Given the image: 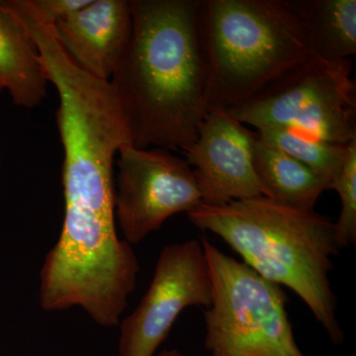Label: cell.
Listing matches in <instances>:
<instances>
[{
	"label": "cell",
	"mask_w": 356,
	"mask_h": 356,
	"mask_svg": "<svg viewBox=\"0 0 356 356\" xmlns=\"http://www.w3.org/2000/svg\"><path fill=\"white\" fill-rule=\"evenodd\" d=\"M115 216L129 245H137L178 213L202 204L186 159L168 149L126 144L118 152Z\"/></svg>",
	"instance_id": "cell-6"
},
{
	"label": "cell",
	"mask_w": 356,
	"mask_h": 356,
	"mask_svg": "<svg viewBox=\"0 0 356 356\" xmlns=\"http://www.w3.org/2000/svg\"><path fill=\"white\" fill-rule=\"evenodd\" d=\"M0 83L14 103L38 106L49 83L38 50L19 21L0 4Z\"/></svg>",
	"instance_id": "cell-10"
},
{
	"label": "cell",
	"mask_w": 356,
	"mask_h": 356,
	"mask_svg": "<svg viewBox=\"0 0 356 356\" xmlns=\"http://www.w3.org/2000/svg\"><path fill=\"white\" fill-rule=\"evenodd\" d=\"M197 30L209 108L240 106L312 56L285 0H200Z\"/></svg>",
	"instance_id": "cell-3"
},
{
	"label": "cell",
	"mask_w": 356,
	"mask_h": 356,
	"mask_svg": "<svg viewBox=\"0 0 356 356\" xmlns=\"http://www.w3.org/2000/svg\"><path fill=\"white\" fill-rule=\"evenodd\" d=\"M308 38L312 55L327 60L356 54V0H285Z\"/></svg>",
	"instance_id": "cell-11"
},
{
	"label": "cell",
	"mask_w": 356,
	"mask_h": 356,
	"mask_svg": "<svg viewBox=\"0 0 356 356\" xmlns=\"http://www.w3.org/2000/svg\"><path fill=\"white\" fill-rule=\"evenodd\" d=\"M2 90H3V86H2L1 83H0V92H1Z\"/></svg>",
	"instance_id": "cell-17"
},
{
	"label": "cell",
	"mask_w": 356,
	"mask_h": 356,
	"mask_svg": "<svg viewBox=\"0 0 356 356\" xmlns=\"http://www.w3.org/2000/svg\"><path fill=\"white\" fill-rule=\"evenodd\" d=\"M341 198V211L334 222L337 243L339 250L356 243V140L348 145L343 165L330 184Z\"/></svg>",
	"instance_id": "cell-14"
},
{
	"label": "cell",
	"mask_w": 356,
	"mask_h": 356,
	"mask_svg": "<svg viewBox=\"0 0 356 356\" xmlns=\"http://www.w3.org/2000/svg\"><path fill=\"white\" fill-rule=\"evenodd\" d=\"M158 356H184L181 353L177 350H163Z\"/></svg>",
	"instance_id": "cell-16"
},
{
	"label": "cell",
	"mask_w": 356,
	"mask_h": 356,
	"mask_svg": "<svg viewBox=\"0 0 356 356\" xmlns=\"http://www.w3.org/2000/svg\"><path fill=\"white\" fill-rule=\"evenodd\" d=\"M353 63L312 55L228 112L243 125L286 127L339 146L356 140Z\"/></svg>",
	"instance_id": "cell-5"
},
{
	"label": "cell",
	"mask_w": 356,
	"mask_h": 356,
	"mask_svg": "<svg viewBox=\"0 0 356 356\" xmlns=\"http://www.w3.org/2000/svg\"><path fill=\"white\" fill-rule=\"evenodd\" d=\"M187 215L198 229L220 236L264 280L296 293L332 343H343L329 277L332 257L341 250L329 218L266 196L219 206L200 204Z\"/></svg>",
	"instance_id": "cell-2"
},
{
	"label": "cell",
	"mask_w": 356,
	"mask_h": 356,
	"mask_svg": "<svg viewBox=\"0 0 356 356\" xmlns=\"http://www.w3.org/2000/svg\"><path fill=\"white\" fill-rule=\"evenodd\" d=\"M212 301V280L201 241L166 245L146 294L121 323L119 356H154L184 309H208Z\"/></svg>",
	"instance_id": "cell-7"
},
{
	"label": "cell",
	"mask_w": 356,
	"mask_h": 356,
	"mask_svg": "<svg viewBox=\"0 0 356 356\" xmlns=\"http://www.w3.org/2000/svg\"><path fill=\"white\" fill-rule=\"evenodd\" d=\"M257 132L234 118L228 110L210 107L197 138L184 152L201 192L202 204L266 196L254 165Z\"/></svg>",
	"instance_id": "cell-8"
},
{
	"label": "cell",
	"mask_w": 356,
	"mask_h": 356,
	"mask_svg": "<svg viewBox=\"0 0 356 356\" xmlns=\"http://www.w3.org/2000/svg\"><path fill=\"white\" fill-rule=\"evenodd\" d=\"M132 32L110 83L131 143L184 153L209 110L200 0H129Z\"/></svg>",
	"instance_id": "cell-1"
},
{
	"label": "cell",
	"mask_w": 356,
	"mask_h": 356,
	"mask_svg": "<svg viewBox=\"0 0 356 356\" xmlns=\"http://www.w3.org/2000/svg\"><path fill=\"white\" fill-rule=\"evenodd\" d=\"M37 14L54 25L58 21L76 13L79 9L88 6L91 0H30Z\"/></svg>",
	"instance_id": "cell-15"
},
{
	"label": "cell",
	"mask_w": 356,
	"mask_h": 356,
	"mask_svg": "<svg viewBox=\"0 0 356 356\" xmlns=\"http://www.w3.org/2000/svg\"><path fill=\"white\" fill-rule=\"evenodd\" d=\"M53 26L60 46L81 70L110 81L132 32L130 1L91 0Z\"/></svg>",
	"instance_id": "cell-9"
},
{
	"label": "cell",
	"mask_w": 356,
	"mask_h": 356,
	"mask_svg": "<svg viewBox=\"0 0 356 356\" xmlns=\"http://www.w3.org/2000/svg\"><path fill=\"white\" fill-rule=\"evenodd\" d=\"M262 140L281 149L313 170L327 184L343 165L348 146H339L286 127L257 130Z\"/></svg>",
	"instance_id": "cell-13"
},
{
	"label": "cell",
	"mask_w": 356,
	"mask_h": 356,
	"mask_svg": "<svg viewBox=\"0 0 356 356\" xmlns=\"http://www.w3.org/2000/svg\"><path fill=\"white\" fill-rule=\"evenodd\" d=\"M212 280L204 313L205 346L212 356H305L295 339L280 285L201 236Z\"/></svg>",
	"instance_id": "cell-4"
},
{
	"label": "cell",
	"mask_w": 356,
	"mask_h": 356,
	"mask_svg": "<svg viewBox=\"0 0 356 356\" xmlns=\"http://www.w3.org/2000/svg\"><path fill=\"white\" fill-rule=\"evenodd\" d=\"M254 165L266 197L291 207L314 210L318 199L330 185L289 154L257 136Z\"/></svg>",
	"instance_id": "cell-12"
}]
</instances>
